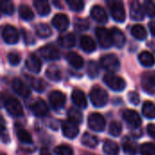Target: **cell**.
Instances as JSON below:
<instances>
[{
  "label": "cell",
  "mask_w": 155,
  "mask_h": 155,
  "mask_svg": "<svg viewBox=\"0 0 155 155\" xmlns=\"http://www.w3.org/2000/svg\"><path fill=\"white\" fill-rule=\"evenodd\" d=\"M89 96L93 105L95 107H103L108 102V94L106 91L98 86L93 87Z\"/></svg>",
  "instance_id": "6da1fadb"
},
{
  "label": "cell",
  "mask_w": 155,
  "mask_h": 155,
  "mask_svg": "<svg viewBox=\"0 0 155 155\" xmlns=\"http://www.w3.org/2000/svg\"><path fill=\"white\" fill-rule=\"evenodd\" d=\"M104 82L108 87L116 92H121L126 87V82L124 81V79L112 73L104 74Z\"/></svg>",
  "instance_id": "7a4b0ae2"
},
{
  "label": "cell",
  "mask_w": 155,
  "mask_h": 155,
  "mask_svg": "<svg viewBox=\"0 0 155 155\" xmlns=\"http://www.w3.org/2000/svg\"><path fill=\"white\" fill-rule=\"evenodd\" d=\"M101 66L110 73H114L120 69V61L116 55L113 54H107L101 57L100 59Z\"/></svg>",
  "instance_id": "3957f363"
},
{
  "label": "cell",
  "mask_w": 155,
  "mask_h": 155,
  "mask_svg": "<svg viewBox=\"0 0 155 155\" xmlns=\"http://www.w3.org/2000/svg\"><path fill=\"white\" fill-rule=\"evenodd\" d=\"M4 104L6 112L12 117H20L24 114L23 106L16 98L9 96L8 98H6Z\"/></svg>",
  "instance_id": "277c9868"
},
{
  "label": "cell",
  "mask_w": 155,
  "mask_h": 155,
  "mask_svg": "<svg viewBox=\"0 0 155 155\" xmlns=\"http://www.w3.org/2000/svg\"><path fill=\"white\" fill-rule=\"evenodd\" d=\"M108 5H110V12L114 20L118 23H123L126 17L124 4L121 1H111Z\"/></svg>",
  "instance_id": "5b68a950"
},
{
  "label": "cell",
  "mask_w": 155,
  "mask_h": 155,
  "mask_svg": "<svg viewBox=\"0 0 155 155\" xmlns=\"http://www.w3.org/2000/svg\"><path fill=\"white\" fill-rule=\"evenodd\" d=\"M97 40L103 48H109L113 45V36L111 31L105 27H97L95 30Z\"/></svg>",
  "instance_id": "8992f818"
},
{
  "label": "cell",
  "mask_w": 155,
  "mask_h": 155,
  "mask_svg": "<svg viewBox=\"0 0 155 155\" xmlns=\"http://www.w3.org/2000/svg\"><path fill=\"white\" fill-rule=\"evenodd\" d=\"M141 84L143 90L148 94H155V72H145L142 75Z\"/></svg>",
  "instance_id": "52a82bcc"
},
{
  "label": "cell",
  "mask_w": 155,
  "mask_h": 155,
  "mask_svg": "<svg viewBox=\"0 0 155 155\" xmlns=\"http://www.w3.org/2000/svg\"><path fill=\"white\" fill-rule=\"evenodd\" d=\"M88 126L94 132H103L105 127V120L101 114H91L88 117Z\"/></svg>",
  "instance_id": "ba28073f"
},
{
  "label": "cell",
  "mask_w": 155,
  "mask_h": 155,
  "mask_svg": "<svg viewBox=\"0 0 155 155\" xmlns=\"http://www.w3.org/2000/svg\"><path fill=\"white\" fill-rule=\"evenodd\" d=\"M2 38L6 44L14 45L17 43L19 35L15 26L11 25H5L2 29Z\"/></svg>",
  "instance_id": "9c48e42d"
},
{
  "label": "cell",
  "mask_w": 155,
  "mask_h": 155,
  "mask_svg": "<svg viewBox=\"0 0 155 155\" xmlns=\"http://www.w3.org/2000/svg\"><path fill=\"white\" fill-rule=\"evenodd\" d=\"M39 53L45 60H58L60 58V51L54 45H45L39 49Z\"/></svg>",
  "instance_id": "30bf717a"
},
{
  "label": "cell",
  "mask_w": 155,
  "mask_h": 155,
  "mask_svg": "<svg viewBox=\"0 0 155 155\" xmlns=\"http://www.w3.org/2000/svg\"><path fill=\"white\" fill-rule=\"evenodd\" d=\"M65 95L60 91H53L49 94V103L53 109L60 110L65 104Z\"/></svg>",
  "instance_id": "8fae6325"
},
{
  "label": "cell",
  "mask_w": 155,
  "mask_h": 155,
  "mask_svg": "<svg viewBox=\"0 0 155 155\" xmlns=\"http://www.w3.org/2000/svg\"><path fill=\"white\" fill-rule=\"evenodd\" d=\"M32 113L37 117H44L48 114V106L46 103L41 98H37L30 104Z\"/></svg>",
  "instance_id": "7c38bea8"
},
{
  "label": "cell",
  "mask_w": 155,
  "mask_h": 155,
  "mask_svg": "<svg viewBox=\"0 0 155 155\" xmlns=\"http://www.w3.org/2000/svg\"><path fill=\"white\" fill-rule=\"evenodd\" d=\"M123 118L124 120L131 126L134 128H138L142 124V119L139 114L134 110L126 109L123 112Z\"/></svg>",
  "instance_id": "4fadbf2b"
},
{
  "label": "cell",
  "mask_w": 155,
  "mask_h": 155,
  "mask_svg": "<svg viewBox=\"0 0 155 155\" xmlns=\"http://www.w3.org/2000/svg\"><path fill=\"white\" fill-rule=\"evenodd\" d=\"M62 132H63V134L66 138L74 139L79 134L78 124L70 120H67V121L64 122L62 124Z\"/></svg>",
  "instance_id": "5bb4252c"
},
{
  "label": "cell",
  "mask_w": 155,
  "mask_h": 155,
  "mask_svg": "<svg viewBox=\"0 0 155 155\" xmlns=\"http://www.w3.org/2000/svg\"><path fill=\"white\" fill-rule=\"evenodd\" d=\"M52 24L59 32H64L69 26V18L66 15L63 13H58L53 16Z\"/></svg>",
  "instance_id": "9a60e30c"
},
{
  "label": "cell",
  "mask_w": 155,
  "mask_h": 155,
  "mask_svg": "<svg viewBox=\"0 0 155 155\" xmlns=\"http://www.w3.org/2000/svg\"><path fill=\"white\" fill-rule=\"evenodd\" d=\"M90 15L94 20H95L97 23L105 24L108 20V15L104 7H102L99 5H95L91 8Z\"/></svg>",
  "instance_id": "2e32d148"
},
{
  "label": "cell",
  "mask_w": 155,
  "mask_h": 155,
  "mask_svg": "<svg viewBox=\"0 0 155 155\" xmlns=\"http://www.w3.org/2000/svg\"><path fill=\"white\" fill-rule=\"evenodd\" d=\"M12 89L20 96L22 97H28L30 95V89L29 87L19 78L13 79L11 83Z\"/></svg>",
  "instance_id": "e0dca14e"
},
{
  "label": "cell",
  "mask_w": 155,
  "mask_h": 155,
  "mask_svg": "<svg viewBox=\"0 0 155 155\" xmlns=\"http://www.w3.org/2000/svg\"><path fill=\"white\" fill-rule=\"evenodd\" d=\"M144 10L143 5L138 1L130 3V16L135 21H141L144 18Z\"/></svg>",
  "instance_id": "ac0fdd59"
},
{
  "label": "cell",
  "mask_w": 155,
  "mask_h": 155,
  "mask_svg": "<svg viewBox=\"0 0 155 155\" xmlns=\"http://www.w3.org/2000/svg\"><path fill=\"white\" fill-rule=\"evenodd\" d=\"M25 67L32 73L38 74L41 71L42 64L38 56L35 54H30L25 60Z\"/></svg>",
  "instance_id": "d6986e66"
},
{
  "label": "cell",
  "mask_w": 155,
  "mask_h": 155,
  "mask_svg": "<svg viewBox=\"0 0 155 155\" xmlns=\"http://www.w3.org/2000/svg\"><path fill=\"white\" fill-rule=\"evenodd\" d=\"M74 104L80 109H85L87 107V99L84 93L80 89H74L71 95Z\"/></svg>",
  "instance_id": "ffe728a7"
},
{
  "label": "cell",
  "mask_w": 155,
  "mask_h": 155,
  "mask_svg": "<svg viewBox=\"0 0 155 155\" xmlns=\"http://www.w3.org/2000/svg\"><path fill=\"white\" fill-rule=\"evenodd\" d=\"M80 46L83 51L86 53H92L95 50L96 44L90 35H84L80 38Z\"/></svg>",
  "instance_id": "44dd1931"
},
{
  "label": "cell",
  "mask_w": 155,
  "mask_h": 155,
  "mask_svg": "<svg viewBox=\"0 0 155 155\" xmlns=\"http://www.w3.org/2000/svg\"><path fill=\"white\" fill-rule=\"evenodd\" d=\"M65 58L69 64L75 69H80L84 66V62L83 57L75 52H68L65 55Z\"/></svg>",
  "instance_id": "7402d4cb"
},
{
  "label": "cell",
  "mask_w": 155,
  "mask_h": 155,
  "mask_svg": "<svg viewBox=\"0 0 155 155\" xmlns=\"http://www.w3.org/2000/svg\"><path fill=\"white\" fill-rule=\"evenodd\" d=\"M33 5L36 10V12L41 15V16H45L47 15L50 11L51 7L49 3L46 0H35L33 2Z\"/></svg>",
  "instance_id": "603a6c76"
},
{
  "label": "cell",
  "mask_w": 155,
  "mask_h": 155,
  "mask_svg": "<svg viewBox=\"0 0 155 155\" xmlns=\"http://www.w3.org/2000/svg\"><path fill=\"white\" fill-rule=\"evenodd\" d=\"M15 128L16 136L22 143H25V144L32 143V136L24 127H22L19 124H16Z\"/></svg>",
  "instance_id": "cb8c5ba5"
},
{
  "label": "cell",
  "mask_w": 155,
  "mask_h": 155,
  "mask_svg": "<svg viewBox=\"0 0 155 155\" xmlns=\"http://www.w3.org/2000/svg\"><path fill=\"white\" fill-rule=\"evenodd\" d=\"M112 33V36H113V41H114V45H115L117 47L122 48L126 41V37L124 35V34L117 27H114L111 30Z\"/></svg>",
  "instance_id": "d4e9b609"
},
{
  "label": "cell",
  "mask_w": 155,
  "mask_h": 155,
  "mask_svg": "<svg viewBox=\"0 0 155 155\" xmlns=\"http://www.w3.org/2000/svg\"><path fill=\"white\" fill-rule=\"evenodd\" d=\"M138 59L141 64L145 67H151L155 64L154 56L153 55V54H151L148 51L141 52L138 55Z\"/></svg>",
  "instance_id": "484cf974"
},
{
  "label": "cell",
  "mask_w": 155,
  "mask_h": 155,
  "mask_svg": "<svg viewBox=\"0 0 155 155\" xmlns=\"http://www.w3.org/2000/svg\"><path fill=\"white\" fill-rule=\"evenodd\" d=\"M45 75L48 79H50L54 82H59L62 78V73H61L60 69L54 64L49 65L46 68Z\"/></svg>",
  "instance_id": "4316f807"
},
{
  "label": "cell",
  "mask_w": 155,
  "mask_h": 155,
  "mask_svg": "<svg viewBox=\"0 0 155 155\" xmlns=\"http://www.w3.org/2000/svg\"><path fill=\"white\" fill-rule=\"evenodd\" d=\"M75 36L72 33H67L59 37L58 43L61 46L65 48H71L75 45Z\"/></svg>",
  "instance_id": "83f0119b"
},
{
  "label": "cell",
  "mask_w": 155,
  "mask_h": 155,
  "mask_svg": "<svg viewBox=\"0 0 155 155\" xmlns=\"http://www.w3.org/2000/svg\"><path fill=\"white\" fill-rule=\"evenodd\" d=\"M35 34L40 38H47L52 35V29L47 24L39 23L35 26Z\"/></svg>",
  "instance_id": "f1b7e54d"
},
{
  "label": "cell",
  "mask_w": 155,
  "mask_h": 155,
  "mask_svg": "<svg viewBox=\"0 0 155 155\" xmlns=\"http://www.w3.org/2000/svg\"><path fill=\"white\" fill-rule=\"evenodd\" d=\"M81 143H83V145H84L86 147L95 148L97 146L99 141L95 135H94L90 133H84L81 138Z\"/></svg>",
  "instance_id": "f546056e"
},
{
  "label": "cell",
  "mask_w": 155,
  "mask_h": 155,
  "mask_svg": "<svg viewBox=\"0 0 155 155\" xmlns=\"http://www.w3.org/2000/svg\"><path fill=\"white\" fill-rule=\"evenodd\" d=\"M25 79L27 80L29 85L35 91L37 92H44L45 89V85L44 84V82L39 79V78H36V77H34V76H31V75H25Z\"/></svg>",
  "instance_id": "4dcf8cb0"
},
{
  "label": "cell",
  "mask_w": 155,
  "mask_h": 155,
  "mask_svg": "<svg viewBox=\"0 0 155 155\" xmlns=\"http://www.w3.org/2000/svg\"><path fill=\"white\" fill-rule=\"evenodd\" d=\"M104 153L106 155H118L119 154V146L118 144L111 140H106L104 143L103 146Z\"/></svg>",
  "instance_id": "1f68e13d"
},
{
  "label": "cell",
  "mask_w": 155,
  "mask_h": 155,
  "mask_svg": "<svg viewBox=\"0 0 155 155\" xmlns=\"http://www.w3.org/2000/svg\"><path fill=\"white\" fill-rule=\"evenodd\" d=\"M131 34L132 35L138 40H144L147 37V32L144 26L142 25H134L131 28Z\"/></svg>",
  "instance_id": "d6a6232c"
},
{
  "label": "cell",
  "mask_w": 155,
  "mask_h": 155,
  "mask_svg": "<svg viewBox=\"0 0 155 155\" xmlns=\"http://www.w3.org/2000/svg\"><path fill=\"white\" fill-rule=\"evenodd\" d=\"M123 150L126 155L137 154V148L135 143H134L127 137L123 141Z\"/></svg>",
  "instance_id": "836d02e7"
},
{
  "label": "cell",
  "mask_w": 155,
  "mask_h": 155,
  "mask_svg": "<svg viewBox=\"0 0 155 155\" xmlns=\"http://www.w3.org/2000/svg\"><path fill=\"white\" fill-rule=\"evenodd\" d=\"M18 14L20 17L24 20L29 21L34 18V12L32 9L25 4H22L18 7Z\"/></svg>",
  "instance_id": "e575fe53"
},
{
  "label": "cell",
  "mask_w": 155,
  "mask_h": 155,
  "mask_svg": "<svg viewBox=\"0 0 155 155\" xmlns=\"http://www.w3.org/2000/svg\"><path fill=\"white\" fill-rule=\"evenodd\" d=\"M143 114L147 119H154L155 118V104L153 102L147 101L143 104L142 109Z\"/></svg>",
  "instance_id": "d590c367"
},
{
  "label": "cell",
  "mask_w": 155,
  "mask_h": 155,
  "mask_svg": "<svg viewBox=\"0 0 155 155\" xmlns=\"http://www.w3.org/2000/svg\"><path fill=\"white\" fill-rule=\"evenodd\" d=\"M67 116L70 121L75 123V124H80L83 122V114L80 112V110L75 109V108H70L67 111Z\"/></svg>",
  "instance_id": "8d00e7d4"
},
{
  "label": "cell",
  "mask_w": 155,
  "mask_h": 155,
  "mask_svg": "<svg viewBox=\"0 0 155 155\" xmlns=\"http://www.w3.org/2000/svg\"><path fill=\"white\" fill-rule=\"evenodd\" d=\"M86 71L90 78H95L99 74V65L94 61H89L87 64Z\"/></svg>",
  "instance_id": "74e56055"
},
{
  "label": "cell",
  "mask_w": 155,
  "mask_h": 155,
  "mask_svg": "<svg viewBox=\"0 0 155 155\" xmlns=\"http://www.w3.org/2000/svg\"><path fill=\"white\" fill-rule=\"evenodd\" d=\"M143 7L144 10V13L150 16V17H154L155 16V4L153 1L146 0L143 4Z\"/></svg>",
  "instance_id": "f35d334b"
},
{
  "label": "cell",
  "mask_w": 155,
  "mask_h": 155,
  "mask_svg": "<svg viewBox=\"0 0 155 155\" xmlns=\"http://www.w3.org/2000/svg\"><path fill=\"white\" fill-rule=\"evenodd\" d=\"M140 152L142 155H155V143H145L141 148Z\"/></svg>",
  "instance_id": "ab89813d"
},
{
  "label": "cell",
  "mask_w": 155,
  "mask_h": 155,
  "mask_svg": "<svg viewBox=\"0 0 155 155\" xmlns=\"http://www.w3.org/2000/svg\"><path fill=\"white\" fill-rule=\"evenodd\" d=\"M66 3L70 9L75 12H80L84 7V2L82 0H66Z\"/></svg>",
  "instance_id": "60d3db41"
},
{
  "label": "cell",
  "mask_w": 155,
  "mask_h": 155,
  "mask_svg": "<svg viewBox=\"0 0 155 155\" xmlns=\"http://www.w3.org/2000/svg\"><path fill=\"white\" fill-rule=\"evenodd\" d=\"M54 153L56 155H74V152L69 145L62 144L54 148Z\"/></svg>",
  "instance_id": "b9f144b4"
},
{
  "label": "cell",
  "mask_w": 155,
  "mask_h": 155,
  "mask_svg": "<svg viewBox=\"0 0 155 155\" xmlns=\"http://www.w3.org/2000/svg\"><path fill=\"white\" fill-rule=\"evenodd\" d=\"M90 26L89 21L85 18H76L74 21V27L78 31L87 30Z\"/></svg>",
  "instance_id": "7bdbcfd3"
},
{
  "label": "cell",
  "mask_w": 155,
  "mask_h": 155,
  "mask_svg": "<svg viewBox=\"0 0 155 155\" xmlns=\"http://www.w3.org/2000/svg\"><path fill=\"white\" fill-rule=\"evenodd\" d=\"M122 133V125L118 122H112L109 126V134L112 136H119Z\"/></svg>",
  "instance_id": "ee69618b"
},
{
  "label": "cell",
  "mask_w": 155,
  "mask_h": 155,
  "mask_svg": "<svg viewBox=\"0 0 155 155\" xmlns=\"http://www.w3.org/2000/svg\"><path fill=\"white\" fill-rule=\"evenodd\" d=\"M1 9H2V12L4 14H6L8 15H11L14 13V11H15V6H14V4L11 1H9V0H4L2 2Z\"/></svg>",
  "instance_id": "f6af8a7d"
},
{
  "label": "cell",
  "mask_w": 155,
  "mask_h": 155,
  "mask_svg": "<svg viewBox=\"0 0 155 155\" xmlns=\"http://www.w3.org/2000/svg\"><path fill=\"white\" fill-rule=\"evenodd\" d=\"M7 60L11 65H17L21 61V56L16 52H10L7 54Z\"/></svg>",
  "instance_id": "bcb514c9"
},
{
  "label": "cell",
  "mask_w": 155,
  "mask_h": 155,
  "mask_svg": "<svg viewBox=\"0 0 155 155\" xmlns=\"http://www.w3.org/2000/svg\"><path fill=\"white\" fill-rule=\"evenodd\" d=\"M22 36H23V39H24V42L26 44V45H33L35 43V37L33 36V35L27 31L25 28H23L22 31Z\"/></svg>",
  "instance_id": "7dc6e473"
},
{
  "label": "cell",
  "mask_w": 155,
  "mask_h": 155,
  "mask_svg": "<svg viewBox=\"0 0 155 155\" xmlns=\"http://www.w3.org/2000/svg\"><path fill=\"white\" fill-rule=\"evenodd\" d=\"M128 100L134 105H138L140 103V96L136 92H130L128 94Z\"/></svg>",
  "instance_id": "c3c4849f"
},
{
  "label": "cell",
  "mask_w": 155,
  "mask_h": 155,
  "mask_svg": "<svg viewBox=\"0 0 155 155\" xmlns=\"http://www.w3.org/2000/svg\"><path fill=\"white\" fill-rule=\"evenodd\" d=\"M147 133H148V134L152 138L155 139V124H148V126H147Z\"/></svg>",
  "instance_id": "681fc988"
},
{
  "label": "cell",
  "mask_w": 155,
  "mask_h": 155,
  "mask_svg": "<svg viewBox=\"0 0 155 155\" xmlns=\"http://www.w3.org/2000/svg\"><path fill=\"white\" fill-rule=\"evenodd\" d=\"M149 29H150L152 35L155 36V21H152L149 23Z\"/></svg>",
  "instance_id": "f907efd6"
},
{
  "label": "cell",
  "mask_w": 155,
  "mask_h": 155,
  "mask_svg": "<svg viewBox=\"0 0 155 155\" xmlns=\"http://www.w3.org/2000/svg\"><path fill=\"white\" fill-rule=\"evenodd\" d=\"M40 155H51V154H50V153H48V151H47V150L44 149V150H42V152H41Z\"/></svg>",
  "instance_id": "816d5d0a"
},
{
  "label": "cell",
  "mask_w": 155,
  "mask_h": 155,
  "mask_svg": "<svg viewBox=\"0 0 155 155\" xmlns=\"http://www.w3.org/2000/svg\"><path fill=\"white\" fill-rule=\"evenodd\" d=\"M1 155H5V153H1Z\"/></svg>",
  "instance_id": "f5cc1de1"
},
{
  "label": "cell",
  "mask_w": 155,
  "mask_h": 155,
  "mask_svg": "<svg viewBox=\"0 0 155 155\" xmlns=\"http://www.w3.org/2000/svg\"><path fill=\"white\" fill-rule=\"evenodd\" d=\"M86 155H93V154H86Z\"/></svg>",
  "instance_id": "db71d44e"
}]
</instances>
